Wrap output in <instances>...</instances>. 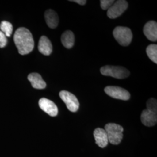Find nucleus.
Masks as SVG:
<instances>
[{"instance_id": "f257e3e1", "label": "nucleus", "mask_w": 157, "mask_h": 157, "mask_svg": "<svg viewBox=\"0 0 157 157\" xmlns=\"http://www.w3.org/2000/svg\"><path fill=\"white\" fill-rule=\"evenodd\" d=\"M13 41L21 55L28 54L33 50L34 42L33 35L28 29H17L14 33Z\"/></svg>"}, {"instance_id": "f03ea898", "label": "nucleus", "mask_w": 157, "mask_h": 157, "mask_svg": "<svg viewBox=\"0 0 157 157\" xmlns=\"http://www.w3.org/2000/svg\"><path fill=\"white\" fill-rule=\"evenodd\" d=\"M108 141L113 145L120 144L123 139L124 128L118 124L109 123L105 126Z\"/></svg>"}, {"instance_id": "7ed1b4c3", "label": "nucleus", "mask_w": 157, "mask_h": 157, "mask_svg": "<svg viewBox=\"0 0 157 157\" xmlns=\"http://www.w3.org/2000/svg\"><path fill=\"white\" fill-rule=\"evenodd\" d=\"M113 36L120 45L128 46L132 42L133 34L132 30L127 27L118 26L113 30Z\"/></svg>"}, {"instance_id": "20e7f679", "label": "nucleus", "mask_w": 157, "mask_h": 157, "mask_svg": "<svg viewBox=\"0 0 157 157\" xmlns=\"http://www.w3.org/2000/svg\"><path fill=\"white\" fill-rule=\"evenodd\" d=\"M100 72L101 74L104 76L120 79L126 78L130 75V72L127 69L118 66H104L101 67Z\"/></svg>"}, {"instance_id": "39448f33", "label": "nucleus", "mask_w": 157, "mask_h": 157, "mask_svg": "<svg viewBox=\"0 0 157 157\" xmlns=\"http://www.w3.org/2000/svg\"><path fill=\"white\" fill-rule=\"evenodd\" d=\"M59 97L65 103L67 109L70 111H78L79 108V102L75 95L67 91L62 90L59 93Z\"/></svg>"}, {"instance_id": "423d86ee", "label": "nucleus", "mask_w": 157, "mask_h": 157, "mask_svg": "<svg viewBox=\"0 0 157 157\" xmlns=\"http://www.w3.org/2000/svg\"><path fill=\"white\" fill-rule=\"evenodd\" d=\"M128 8V2L124 0L115 2L107 11V16L110 19H115L120 17Z\"/></svg>"}, {"instance_id": "0eeeda50", "label": "nucleus", "mask_w": 157, "mask_h": 157, "mask_svg": "<svg viewBox=\"0 0 157 157\" xmlns=\"http://www.w3.org/2000/svg\"><path fill=\"white\" fill-rule=\"evenodd\" d=\"M104 91L107 95L115 99L126 101L130 97V94L128 91L118 86H107Z\"/></svg>"}, {"instance_id": "6e6552de", "label": "nucleus", "mask_w": 157, "mask_h": 157, "mask_svg": "<svg viewBox=\"0 0 157 157\" xmlns=\"http://www.w3.org/2000/svg\"><path fill=\"white\" fill-rule=\"evenodd\" d=\"M39 107L43 111L51 117H56L58 115V109L56 104L50 100L42 98L39 101Z\"/></svg>"}, {"instance_id": "1a4fd4ad", "label": "nucleus", "mask_w": 157, "mask_h": 157, "mask_svg": "<svg viewBox=\"0 0 157 157\" xmlns=\"http://www.w3.org/2000/svg\"><path fill=\"white\" fill-rule=\"evenodd\" d=\"M157 113L144 109L141 114V121L144 125L148 127H151L157 124Z\"/></svg>"}, {"instance_id": "9d476101", "label": "nucleus", "mask_w": 157, "mask_h": 157, "mask_svg": "<svg viewBox=\"0 0 157 157\" xmlns=\"http://www.w3.org/2000/svg\"><path fill=\"white\" fill-rule=\"evenodd\" d=\"M143 32L146 37L152 41H157V23L151 21L146 23L143 29Z\"/></svg>"}, {"instance_id": "9b49d317", "label": "nucleus", "mask_w": 157, "mask_h": 157, "mask_svg": "<svg viewBox=\"0 0 157 157\" xmlns=\"http://www.w3.org/2000/svg\"><path fill=\"white\" fill-rule=\"evenodd\" d=\"M94 137L95 143L101 148H104L108 144V139L107 133L104 129L97 128L94 131Z\"/></svg>"}, {"instance_id": "f8f14e48", "label": "nucleus", "mask_w": 157, "mask_h": 157, "mask_svg": "<svg viewBox=\"0 0 157 157\" xmlns=\"http://www.w3.org/2000/svg\"><path fill=\"white\" fill-rule=\"evenodd\" d=\"M29 82L32 87L36 89H44L46 87V83L41 76L37 73H32L28 76Z\"/></svg>"}, {"instance_id": "ddd939ff", "label": "nucleus", "mask_w": 157, "mask_h": 157, "mask_svg": "<svg viewBox=\"0 0 157 157\" xmlns=\"http://www.w3.org/2000/svg\"><path fill=\"white\" fill-rule=\"evenodd\" d=\"M38 49L42 54L44 56H50L52 51V45L50 40L46 36H43L40 37Z\"/></svg>"}, {"instance_id": "4468645a", "label": "nucleus", "mask_w": 157, "mask_h": 157, "mask_svg": "<svg viewBox=\"0 0 157 157\" xmlns=\"http://www.w3.org/2000/svg\"><path fill=\"white\" fill-rule=\"evenodd\" d=\"M44 17L48 26L51 29L56 28L59 22V17L56 12L52 10H48L45 11Z\"/></svg>"}, {"instance_id": "2eb2a0df", "label": "nucleus", "mask_w": 157, "mask_h": 157, "mask_svg": "<svg viewBox=\"0 0 157 157\" xmlns=\"http://www.w3.org/2000/svg\"><path fill=\"white\" fill-rule=\"evenodd\" d=\"M61 42L63 46L70 49L75 44V36L71 30H67L61 36Z\"/></svg>"}, {"instance_id": "dca6fc26", "label": "nucleus", "mask_w": 157, "mask_h": 157, "mask_svg": "<svg viewBox=\"0 0 157 157\" xmlns=\"http://www.w3.org/2000/svg\"><path fill=\"white\" fill-rule=\"evenodd\" d=\"M147 54L148 58L155 63H157V45L150 44L147 47Z\"/></svg>"}, {"instance_id": "f3484780", "label": "nucleus", "mask_w": 157, "mask_h": 157, "mask_svg": "<svg viewBox=\"0 0 157 157\" xmlns=\"http://www.w3.org/2000/svg\"><path fill=\"white\" fill-rule=\"evenodd\" d=\"M0 30L4 34L6 37H10L13 32V26L11 23L8 21H4L0 23Z\"/></svg>"}, {"instance_id": "a211bd4d", "label": "nucleus", "mask_w": 157, "mask_h": 157, "mask_svg": "<svg viewBox=\"0 0 157 157\" xmlns=\"http://www.w3.org/2000/svg\"><path fill=\"white\" fill-rule=\"evenodd\" d=\"M147 109L157 113V101L155 98H150L147 102Z\"/></svg>"}, {"instance_id": "6ab92c4d", "label": "nucleus", "mask_w": 157, "mask_h": 157, "mask_svg": "<svg viewBox=\"0 0 157 157\" xmlns=\"http://www.w3.org/2000/svg\"><path fill=\"white\" fill-rule=\"evenodd\" d=\"M115 2L113 0H101L100 1V6L101 8L104 10H108L113 4Z\"/></svg>"}, {"instance_id": "aec40b11", "label": "nucleus", "mask_w": 157, "mask_h": 157, "mask_svg": "<svg viewBox=\"0 0 157 157\" xmlns=\"http://www.w3.org/2000/svg\"><path fill=\"white\" fill-rule=\"evenodd\" d=\"M7 44V39L6 35L0 30V48H2Z\"/></svg>"}, {"instance_id": "412c9836", "label": "nucleus", "mask_w": 157, "mask_h": 157, "mask_svg": "<svg viewBox=\"0 0 157 157\" xmlns=\"http://www.w3.org/2000/svg\"><path fill=\"white\" fill-rule=\"evenodd\" d=\"M70 1L75 2L76 3H78L79 5H81V6H83L84 4H86V0H70Z\"/></svg>"}]
</instances>
